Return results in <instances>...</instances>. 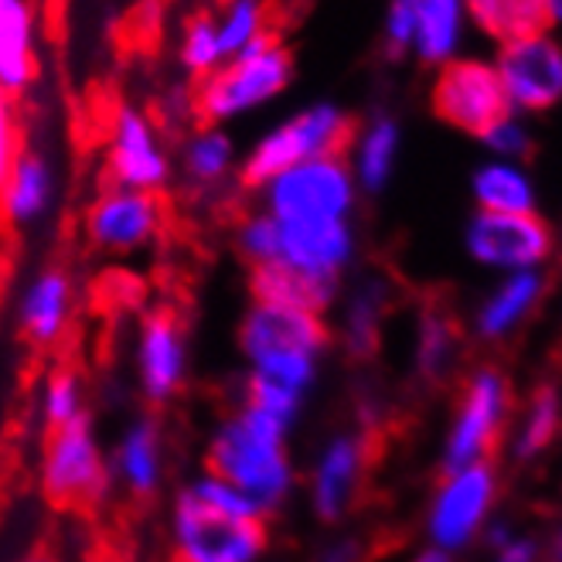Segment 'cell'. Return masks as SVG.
I'll use <instances>...</instances> for the list:
<instances>
[{"label":"cell","mask_w":562,"mask_h":562,"mask_svg":"<svg viewBox=\"0 0 562 562\" xmlns=\"http://www.w3.org/2000/svg\"><path fill=\"white\" fill-rule=\"evenodd\" d=\"M416 24H419V0H389L385 31H382V45L389 58H403L406 52H413Z\"/></svg>","instance_id":"obj_36"},{"label":"cell","mask_w":562,"mask_h":562,"mask_svg":"<svg viewBox=\"0 0 562 562\" xmlns=\"http://www.w3.org/2000/svg\"><path fill=\"white\" fill-rule=\"evenodd\" d=\"M184 491L194 494L198 502H205V505L215 508V512L236 515V518H262V515L256 512V505L246 498V494H243L239 487H233V484L222 481V477L212 474V471H202ZM262 521H267V518H262Z\"/></svg>","instance_id":"obj_35"},{"label":"cell","mask_w":562,"mask_h":562,"mask_svg":"<svg viewBox=\"0 0 562 562\" xmlns=\"http://www.w3.org/2000/svg\"><path fill=\"white\" fill-rule=\"evenodd\" d=\"M296 76L293 48L283 45L277 35L252 42L243 55L228 58L222 69L194 89V116L202 126H225L243 116L273 106L290 89Z\"/></svg>","instance_id":"obj_3"},{"label":"cell","mask_w":562,"mask_h":562,"mask_svg":"<svg viewBox=\"0 0 562 562\" xmlns=\"http://www.w3.org/2000/svg\"><path fill=\"white\" fill-rule=\"evenodd\" d=\"M86 239L113 256L147 249L164 228V202L147 191L103 188L86 209Z\"/></svg>","instance_id":"obj_10"},{"label":"cell","mask_w":562,"mask_h":562,"mask_svg":"<svg viewBox=\"0 0 562 562\" xmlns=\"http://www.w3.org/2000/svg\"><path fill=\"white\" fill-rule=\"evenodd\" d=\"M416 562H450V555H447V552H440V549H434V552H423Z\"/></svg>","instance_id":"obj_42"},{"label":"cell","mask_w":562,"mask_h":562,"mask_svg":"<svg viewBox=\"0 0 562 562\" xmlns=\"http://www.w3.org/2000/svg\"><path fill=\"white\" fill-rule=\"evenodd\" d=\"M549 11H552V21L562 18V0H549Z\"/></svg>","instance_id":"obj_43"},{"label":"cell","mask_w":562,"mask_h":562,"mask_svg":"<svg viewBox=\"0 0 562 562\" xmlns=\"http://www.w3.org/2000/svg\"><path fill=\"white\" fill-rule=\"evenodd\" d=\"M215 27H218V42L225 52V61L243 55L252 42L273 35L270 31V0H225L218 8Z\"/></svg>","instance_id":"obj_28"},{"label":"cell","mask_w":562,"mask_h":562,"mask_svg":"<svg viewBox=\"0 0 562 562\" xmlns=\"http://www.w3.org/2000/svg\"><path fill=\"white\" fill-rule=\"evenodd\" d=\"M474 191L487 212L518 215L532 209V188L512 168H484L474 181Z\"/></svg>","instance_id":"obj_31"},{"label":"cell","mask_w":562,"mask_h":562,"mask_svg":"<svg viewBox=\"0 0 562 562\" xmlns=\"http://www.w3.org/2000/svg\"><path fill=\"white\" fill-rule=\"evenodd\" d=\"M290 434L293 429L270 413L243 403L215 426L205 450V471L239 487L262 518L277 515L290 502L296 484Z\"/></svg>","instance_id":"obj_1"},{"label":"cell","mask_w":562,"mask_h":562,"mask_svg":"<svg viewBox=\"0 0 562 562\" xmlns=\"http://www.w3.org/2000/svg\"><path fill=\"white\" fill-rule=\"evenodd\" d=\"M69 314H72V277L61 267L42 270L24 286V296L18 304V324L35 348L55 345L65 335Z\"/></svg>","instance_id":"obj_20"},{"label":"cell","mask_w":562,"mask_h":562,"mask_svg":"<svg viewBox=\"0 0 562 562\" xmlns=\"http://www.w3.org/2000/svg\"><path fill=\"white\" fill-rule=\"evenodd\" d=\"M171 542L178 562H259L270 549V532L262 518L215 512L181 487L171 508Z\"/></svg>","instance_id":"obj_6"},{"label":"cell","mask_w":562,"mask_h":562,"mask_svg":"<svg viewBox=\"0 0 562 562\" xmlns=\"http://www.w3.org/2000/svg\"><path fill=\"white\" fill-rule=\"evenodd\" d=\"M178 171L188 188L215 191L239 171V147L225 126H198L181 140Z\"/></svg>","instance_id":"obj_23"},{"label":"cell","mask_w":562,"mask_h":562,"mask_svg":"<svg viewBox=\"0 0 562 562\" xmlns=\"http://www.w3.org/2000/svg\"><path fill=\"white\" fill-rule=\"evenodd\" d=\"M498 79L525 110H549L562 99V48L546 38L505 45Z\"/></svg>","instance_id":"obj_16"},{"label":"cell","mask_w":562,"mask_h":562,"mask_svg":"<svg viewBox=\"0 0 562 562\" xmlns=\"http://www.w3.org/2000/svg\"><path fill=\"white\" fill-rule=\"evenodd\" d=\"M395 154H400V123L392 116L379 113L369 123H358L355 140L345 154L358 191L379 194L392 178Z\"/></svg>","instance_id":"obj_24"},{"label":"cell","mask_w":562,"mask_h":562,"mask_svg":"<svg viewBox=\"0 0 562 562\" xmlns=\"http://www.w3.org/2000/svg\"><path fill=\"white\" fill-rule=\"evenodd\" d=\"M330 345V327L321 314L273 304H249L239 324V351L249 375L307 400L317 382L321 355Z\"/></svg>","instance_id":"obj_2"},{"label":"cell","mask_w":562,"mask_h":562,"mask_svg":"<svg viewBox=\"0 0 562 562\" xmlns=\"http://www.w3.org/2000/svg\"><path fill=\"white\" fill-rule=\"evenodd\" d=\"M555 562H562V536H559V542H555Z\"/></svg>","instance_id":"obj_45"},{"label":"cell","mask_w":562,"mask_h":562,"mask_svg":"<svg viewBox=\"0 0 562 562\" xmlns=\"http://www.w3.org/2000/svg\"><path fill=\"white\" fill-rule=\"evenodd\" d=\"M491 498V468L477 464L447 477L440 498L429 515V536L440 549H457L471 539Z\"/></svg>","instance_id":"obj_19"},{"label":"cell","mask_w":562,"mask_h":562,"mask_svg":"<svg viewBox=\"0 0 562 562\" xmlns=\"http://www.w3.org/2000/svg\"><path fill=\"white\" fill-rule=\"evenodd\" d=\"M277 262L317 280H338L355 259L351 222H280Z\"/></svg>","instance_id":"obj_14"},{"label":"cell","mask_w":562,"mask_h":562,"mask_svg":"<svg viewBox=\"0 0 562 562\" xmlns=\"http://www.w3.org/2000/svg\"><path fill=\"white\" fill-rule=\"evenodd\" d=\"M532 555H536L532 542H521V546H512L502 562H532Z\"/></svg>","instance_id":"obj_41"},{"label":"cell","mask_w":562,"mask_h":562,"mask_svg":"<svg viewBox=\"0 0 562 562\" xmlns=\"http://www.w3.org/2000/svg\"><path fill=\"white\" fill-rule=\"evenodd\" d=\"M236 249L243 252V259L249 267H262V262H277V249H280V225L273 215H267L262 209L243 215V222L236 225Z\"/></svg>","instance_id":"obj_34"},{"label":"cell","mask_w":562,"mask_h":562,"mask_svg":"<svg viewBox=\"0 0 562 562\" xmlns=\"http://www.w3.org/2000/svg\"><path fill=\"white\" fill-rule=\"evenodd\" d=\"M355 116L330 99H317L273 123L252 140L246 157L239 160V184L246 191H259L270 178L283 175L293 164L317 157H345L355 140Z\"/></svg>","instance_id":"obj_4"},{"label":"cell","mask_w":562,"mask_h":562,"mask_svg":"<svg viewBox=\"0 0 562 562\" xmlns=\"http://www.w3.org/2000/svg\"><path fill=\"white\" fill-rule=\"evenodd\" d=\"M38 79V4L0 0V92L21 99Z\"/></svg>","instance_id":"obj_18"},{"label":"cell","mask_w":562,"mask_h":562,"mask_svg":"<svg viewBox=\"0 0 562 562\" xmlns=\"http://www.w3.org/2000/svg\"><path fill=\"white\" fill-rule=\"evenodd\" d=\"M471 252L494 267H525L552 252V228L532 212H484L471 225Z\"/></svg>","instance_id":"obj_15"},{"label":"cell","mask_w":562,"mask_h":562,"mask_svg":"<svg viewBox=\"0 0 562 562\" xmlns=\"http://www.w3.org/2000/svg\"><path fill=\"white\" fill-rule=\"evenodd\" d=\"M106 171L110 184L157 194L175 178V157L164 144V130L157 120L137 106L120 103L110 120V144H106Z\"/></svg>","instance_id":"obj_8"},{"label":"cell","mask_w":562,"mask_h":562,"mask_svg":"<svg viewBox=\"0 0 562 562\" xmlns=\"http://www.w3.org/2000/svg\"><path fill=\"white\" fill-rule=\"evenodd\" d=\"M113 474L134 498H154L164 481V443L160 426L150 416H137L123 429L113 450Z\"/></svg>","instance_id":"obj_22"},{"label":"cell","mask_w":562,"mask_h":562,"mask_svg":"<svg viewBox=\"0 0 562 562\" xmlns=\"http://www.w3.org/2000/svg\"><path fill=\"white\" fill-rule=\"evenodd\" d=\"M429 99H434V113L443 123L464 130L471 137H487L491 130L508 123V92L498 72L487 69L484 61H443Z\"/></svg>","instance_id":"obj_9"},{"label":"cell","mask_w":562,"mask_h":562,"mask_svg":"<svg viewBox=\"0 0 562 562\" xmlns=\"http://www.w3.org/2000/svg\"><path fill=\"white\" fill-rule=\"evenodd\" d=\"M256 194L259 209L280 222H348L358 202L348 157H317L293 164Z\"/></svg>","instance_id":"obj_5"},{"label":"cell","mask_w":562,"mask_h":562,"mask_svg":"<svg viewBox=\"0 0 562 562\" xmlns=\"http://www.w3.org/2000/svg\"><path fill=\"white\" fill-rule=\"evenodd\" d=\"M24 562H55L52 555H31V559H24Z\"/></svg>","instance_id":"obj_44"},{"label":"cell","mask_w":562,"mask_h":562,"mask_svg":"<svg viewBox=\"0 0 562 562\" xmlns=\"http://www.w3.org/2000/svg\"><path fill=\"white\" fill-rule=\"evenodd\" d=\"M86 413L82 403V379L72 369H58L48 375L42 392V419L48 429H58Z\"/></svg>","instance_id":"obj_33"},{"label":"cell","mask_w":562,"mask_h":562,"mask_svg":"<svg viewBox=\"0 0 562 562\" xmlns=\"http://www.w3.org/2000/svg\"><path fill=\"white\" fill-rule=\"evenodd\" d=\"M338 280H317L307 273H296L283 262H262V267H249V296L252 304H273L290 311H307L321 314L338 301Z\"/></svg>","instance_id":"obj_21"},{"label":"cell","mask_w":562,"mask_h":562,"mask_svg":"<svg viewBox=\"0 0 562 562\" xmlns=\"http://www.w3.org/2000/svg\"><path fill=\"white\" fill-rule=\"evenodd\" d=\"M21 150H24V137H21L18 99L0 92V188H4V181H8Z\"/></svg>","instance_id":"obj_38"},{"label":"cell","mask_w":562,"mask_h":562,"mask_svg":"<svg viewBox=\"0 0 562 562\" xmlns=\"http://www.w3.org/2000/svg\"><path fill=\"white\" fill-rule=\"evenodd\" d=\"M460 35V0H419L413 52L423 61H450Z\"/></svg>","instance_id":"obj_29"},{"label":"cell","mask_w":562,"mask_h":562,"mask_svg":"<svg viewBox=\"0 0 562 562\" xmlns=\"http://www.w3.org/2000/svg\"><path fill=\"white\" fill-rule=\"evenodd\" d=\"M555 426H559V403H555V392H552V389H539V395H536V409H532V419H528V429H525V440H521L518 453H521V457L539 453V450L555 437Z\"/></svg>","instance_id":"obj_37"},{"label":"cell","mask_w":562,"mask_h":562,"mask_svg":"<svg viewBox=\"0 0 562 562\" xmlns=\"http://www.w3.org/2000/svg\"><path fill=\"white\" fill-rule=\"evenodd\" d=\"M188 375V335L171 307H157L144 317L137 335V382L144 400L160 406L175 400Z\"/></svg>","instance_id":"obj_12"},{"label":"cell","mask_w":562,"mask_h":562,"mask_svg":"<svg viewBox=\"0 0 562 562\" xmlns=\"http://www.w3.org/2000/svg\"><path fill=\"white\" fill-rule=\"evenodd\" d=\"M178 61L181 69L191 76V79H209L215 69L225 65V52H222V42H218V27H215V18L212 14H191L181 27V42H178Z\"/></svg>","instance_id":"obj_30"},{"label":"cell","mask_w":562,"mask_h":562,"mask_svg":"<svg viewBox=\"0 0 562 562\" xmlns=\"http://www.w3.org/2000/svg\"><path fill=\"white\" fill-rule=\"evenodd\" d=\"M460 351V324L447 307H426L419 327V372L429 382H447L457 369Z\"/></svg>","instance_id":"obj_27"},{"label":"cell","mask_w":562,"mask_h":562,"mask_svg":"<svg viewBox=\"0 0 562 562\" xmlns=\"http://www.w3.org/2000/svg\"><path fill=\"white\" fill-rule=\"evenodd\" d=\"M474 21L505 45L542 38L552 24L549 0H468Z\"/></svg>","instance_id":"obj_25"},{"label":"cell","mask_w":562,"mask_h":562,"mask_svg":"<svg viewBox=\"0 0 562 562\" xmlns=\"http://www.w3.org/2000/svg\"><path fill=\"white\" fill-rule=\"evenodd\" d=\"M494 150H502V154H528V140L518 126L512 123H502L498 130H491V134L484 137Z\"/></svg>","instance_id":"obj_39"},{"label":"cell","mask_w":562,"mask_h":562,"mask_svg":"<svg viewBox=\"0 0 562 562\" xmlns=\"http://www.w3.org/2000/svg\"><path fill=\"white\" fill-rule=\"evenodd\" d=\"M385 301H389V290L379 280L361 283L351 301L345 307V348L351 358L366 361L379 351V335H382V317H385Z\"/></svg>","instance_id":"obj_26"},{"label":"cell","mask_w":562,"mask_h":562,"mask_svg":"<svg viewBox=\"0 0 562 562\" xmlns=\"http://www.w3.org/2000/svg\"><path fill=\"white\" fill-rule=\"evenodd\" d=\"M317 562H361V546L355 539H341V542H330Z\"/></svg>","instance_id":"obj_40"},{"label":"cell","mask_w":562,"mask_h":562,"mask_svg":"<svg viewBox=\"0 0 562 562\" xmlns=\"http://www.w3.org/2000/svg\"><path fill=\"white\" fill-rule=\"evenodd\" d=\"M369 464H372V440L366 434H335L317 450L307 498H311V512L324 525H338L351 512Z\"/></svg>","instance_id":"obj_11"},{"label":"cell","mask_w":562,"mask_h":562,"mask_svg":"<svg viewBox=\"0 0 562 562\" xmlns=\"http://www.w3.org/2000/svg\"><path fill=\"white\" fill-rule=\"evenodd\" d=\"M42 491L58 508H92L106 498L110 468L86 413L58 429H48L42 453Z\"/></svg>","instance_id":"obj_7"},{"label":"cell","mask_w":562,"mask_h":562,"mask_svg":"<svg viewBox=\"0 0 562 562\" xmlns=\"http://www.w3.org/2000/svg\"><path fill=\"white\" fill-rule=\"evenodd\" d=\"M508 406V389L498 372H481L471 382V392L464 406H460L453 437L447 443L443 457V474L453 477L471 468V460L481 453H494L502 443V423Z\"/></svg>","instance_id":"obj_13"},{"label":"cell","mask_w":562,"mask_h":562,"mask_svg":"<svg viewBox=\"0 0 562 562\" xmlns=\"http://www.w3.org/2000/svg\"><path fill=\"white\" fill-rule=\"evenodd\" d=\"M536 293H539V277L532 273H521L512 283H505L502 293L494 296L481 314V335L494 338V335H502V330H508L525 314V307L536 301Z\"/></svg>","instance_id":"obj_32"},{"label":"cell","mask_w":562,"mask_h":562,"mask_svg":"<svg viewBox=\"0 0 562 562\" xmlns=\"http://www.w3.org/2000/svg\"><path fill=\"white\" fill-rule=\"evenodd\" d=\"M55 194H58L55 160L42 147L24 144L4 188H0V218H4V225L18 228V233L35 228L48 218Z\"/></svg>","instance_id":"obj_17"}]
</instances>
